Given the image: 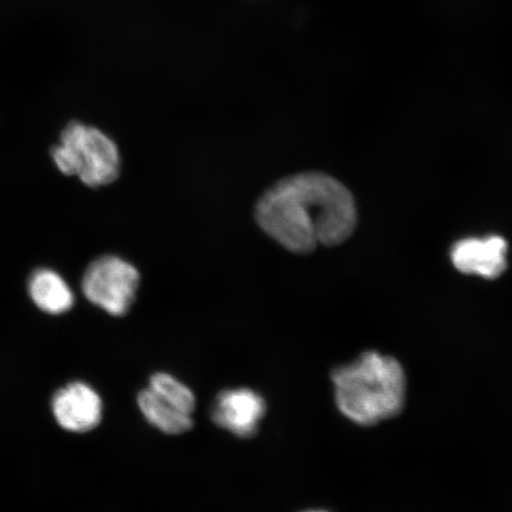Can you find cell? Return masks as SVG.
<instances>
[{
    "label": "cell",
    "mask_w": 512,
    "mask_h": 512,
    "mask_svg": "<svg viewBox=\"0 0 512 512\" xmlns=\"http://www.w3.org/2000/svg\"><path fill=\"white\" fill-rule=\"evenodd\" d=\"M28 290L32 302L49 315H62L75 303L74 293L67 281L50 268H37L29 278Z\"/></svg>",
    "instance_id": "8"
},
{
    "label": "cell",
    "mask_w": 512,
    "mask_h": 512,
    "mask_svg": "<svg viewBox=\"0 0 512 512\" xmlns=\"http://www.w3.org/2000/svg\"><path fill=\"white\" fill-rule=\"evenodd\" d=\"M305 512H328V511H323V510H310V511H305Z\"/></svg>",
    "instance_id": "11"
},
{
    "label": "cell",
    "mask_w": 512,
    "mask_h": 512,
    "mask_svg": "<svg viewBox=\"0 0 512 512\" xmlns=\"http://www.w3.org/2000/svg\"><path fill=\"white\" fill-rule=\"evenodd\" d=\"M338 411L358 426H374L399 415L407 398L405 369L396 358L363 352L331 375Z\"/></svg>",
    "instance_id": "2"
},
{
    "label": "cell",
    "mask_w": 512,
    "mask_h": 512,
    "mask_svg": "<svg viewBox=\"0 0 512 512\" xmlns=\"http://www.w3.org/2000/svg\"><path fill=\"white\" fill-rule=\"evenodd\" d=\"M265 414L264 398L248 388L224 390L211 409V419L217 426L241 438L253 437Z\"/></svg>",
    "instance_id": "5"
},
{
    "label": "cell",
    "mask_w": 512,
    "mask_h": 512,
    "mask_svg": "<svg viewBox=\"0 0 512 512\" xmlns=\"http://www.w3.org/2000/svg\"><path fill=\"white\" fill-rule=\"evenodd\" d=\"M149 389L160 399L170 403L185 414L191 415L195 411L196 398L192 390L178 381L176 377L157 373L151 377Z\"/></svg>",
    "instance_id": "10"
},
{
    "label": "cell",
    "mask_w": 512,
    "mask_h": 512,
    "mask_svg": "<svg viewBox=\"0 0 512 512\" xmlns=\"http://www.w3.org/2000/svg\"><path fill=\"white\" fill-rule=\"evenodd\" d=\"M51 407L57 424L68 432L92 431L102 419V401L99 394L82 382L70 383L59 390Z\"/></svg>",
    "instance_id": "6"
},
{
    "label": "cell",
    "mask_w": 512,
    "mask_h": 512,
    "mask_svg": "<svg viewBox=\"0 0 512 512\" xmlns=\"http://www.w3.org/2000/svg\"><path fill=\"white\" fill-rule=\"evenodd\" d=\"M255 216L266 234L297 254L341 245L357 224L351 192L320 172L281 179L260 198Z\"/></svg>",
    "instance_id": "1"
},
{
    "label": "cell",
    "mask_w": 512,
    "mask_h": 512,
    "mask_svg": "<svg viewBox=\"0 0 512 512\" xmlns=\"http://www.w3.org/2000/svg\"><path fill=\"white\" fill-rule=\"evenodd\" d=\"M139 281L136 267L106 255L88 266L81 287L89 302L112 316H124L136 298Z\"/></svg>",
    "instance_id": "4"
},
{
    "label": "cell",
    "mask_w": 512,
    "mask_h": 512,
    "mask_svg": "<svg viewBox=\"0 0 512 512\" xmlns=\"http://www.w3.org/2000/svg\"><path fill=\"white\" fill-rule=\"evenodd\" d=\"M507 252L508 243L501 236L464 239L453 246L451 259L459 272L492 280L507 270Z\"/></svg>",
    "instance_id": "7"
},
{
    "label": "cell",
    "mask_w": 512,
    "mask_h": 512,
    "mask_svg": "<svg viewBox=\"0 0 512 512\" xmlns=\"http://www.w3.org/2000/svg\"><path fill=\"white\" fill-rule=\"evenodd\" d=\"M51 158L62 174L78 176L89 188L111 184L120 174L117 145L98 128L79 121L64 127L60 144L51 149Z\"/></svg>",
    "instance_id": "3"
},
{
    "label": "cell",
    "mask_w": 512,
    "mask_h": 512,
    "mask_svg": "<svg viewBox=\"0 0 512 512\" xmlns=\"http://www.w3.org/2000/svg\"><path fill=\"white\" fill-rule=\"evenodd\" d=\"M138 407L150 425L166 434H182L192 427L191 415L178 411L146 388L138 395Z\"/></svg>",
    "instance_id": "9"
}]
</instances>
